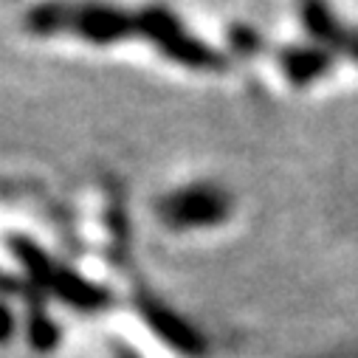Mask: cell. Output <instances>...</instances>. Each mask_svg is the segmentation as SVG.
Segmentation results:
<instances>
[{"instance_id": "4", "label": "cell", "mask_w": 358, "mask_h": 358, "mask_svg": "<svg viewBox=\"0 0 358 358\" xmlns=\"http://www.w3.org/2000/svg\"><path fill=\"white\" fill-rule=\"evenodd\" d=\"M296 20L305 40L327 48L338 62L358 65V26L344 20L330 0H296Z\"/></svg>"}, {"instance_id": "5", "label": "cell", "mask_w": 358, "mask_h": 358, "mask_svg": "<svg viewBox=\"0 0 358 358\" xmlns=\"http://www.w3.org/2000/svg\"><path fill=\"white\" fill-rule=\"evenodd\" d=\"M274 59H277L280 76L291 87H296V91H305V87H313V85L324 82L338 65V59L327 48H322V45H316L305 37L299 43H282L277 48Z\"/></svg>"}, {"instance_id": "2", "label": "cell", "mask_w": 358, "mask_h": 358, "mask_svg": "<svg viewBox=\"0 0 358 358\" xmlns=\"http://www.w3.org/2000/svg\"><path fill=\"white\" fill-rule=\"evenodd\" d=\"M234 198L215 181H192L164 192L155 201V217L169 231H206L229 223Z\"/></svg>"}, {"instance_id": "1", "label": "cell", "mask_w": 358, "mask_h": 358, "mask_svg": "<svg viewBox=\"0 0 358 358\" xmlns=\"http://www.w3.org/2000/svg\"><path fill=\"white\" fill-rule=\"evenodd\" d=\"M20 29L34 40H71L91 48L141 43L164 62L203 76H220L231 68L226 48L195 34L166 3L124 6L116 0H37L23 12Z\"/></svg>"}, {"instance_id": "6", "label": "cell", "mask_w": 358, "mask_h": 358, "mask_svg": "<svg viewBox=\"0 0 358 358\" xmlns=\"http://www.w3.org/2000/svg\"><path fill=\"white\" fill-rule=\"evenodd\" d=\"M265 48V40L257 26L251 23H231L226 29V54L240 57V59H254Z\"/></svg>"}, {"instance_id": "3", "label": "cell", "mask_w": 358, "mask_h": 358, "mask_svg": "<svg viewBox=\"0 0 358 358\" xmlns=\"http://www.w3.org/2000/svg\"><path fill=\"white\" fill-rule=\"evenodd\" d=\"M9 248L15 251L20 265L29 271V277L43 291H51L57 299H62L73 308H85V310H96V308L108 305V291L105 288H99L96 282H87L76 271H71V268H65L62 262H57L31 237H23V234L9 237Z\"/></svg>"}]
</instances>
